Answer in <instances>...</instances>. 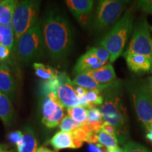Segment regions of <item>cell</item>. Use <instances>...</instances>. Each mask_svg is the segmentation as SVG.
Listing matches in <instances>:
<instances>
[{
	"label": "cell",
	"mask_w": 152,
	"mask_h": 152,
	"mask_svg": "<svg viewBox=\"0 0 152 152\" xmlns=\"http://www.w3.org/2000/svg\"><path fill=\"white\" fill-rule=\"evenodd\" d=\"M44 47L54 61L65 58L73 44V32L68 19L63 15L52 11L42 25Z\"/></svg>",
	"instance_id": "6da1fadb"
},
{
	"label": "cell",
	"mask_w": 152,
	"mask_h": 152,
	"mask_svg": "<svg viewBox=\"0 0 152 152\" xmlns=\"http://www.w3.org/2000/svg\"><path fill=\"white\" fill-rule=\"evenodd\" d=\"M104 102L100 111L104 122L113 125L116 130V136L124 142L129 133L128 117L123 99L121 83L115 81L108 88L102 90Z\"/></svg>",
	"instance_id": "7a4b0ae2"
},
{
	"label": "cell",
	"mask_w": 152,
	"mask_h": 152,
	"mask_svg": "<svg viewBox=\"0 0 152 152\" xmlns=\"http://www.w3.org/2000/svg\"><path fill=\"white\" fill-rule=\"evenodd\" d=\"M133 19L134 12L131 8L118 20L101 41V46L109 53L110 62H114L123 54L125 44L132 30Z\"/></svg>",
	"instance_id": "3957f363"
},
{
	"label": "cell",
	"mask_w": 152,
	"mask_h": 152,
	"mask_svg": "<svg viewBox=\"0 0 152 152\" xmlns=\"http://www.w3.org/2000/svg\"><path fill=\"white\" fill-rule=\"evenodd\" d=\"M14 47L16 56L20 61L29 63L39 58L45 49L40 24L36 23L15 41Z\"/></svg>",
	"instance_id": "277c9868"
},
{
	"label": "cell",
	"mask_w": 152,
	"mask_h": 152,
	"mask_svg": "<svg viewBox=\"0 0 152 152\" xmlns=\"http://www.w3.org/2000/svg\"><path fill=\"white\" fill-rule=\"evenodd\" d=\"M130 92L137 115L148 132L152 128V94L147 82L133 83Z\"/></svg>",
	"instance_id": "5b68a950"
},
{
	"label": "cell",
	"mask_w": 152,
	"mask_h": 152,
	"mask_svg": "<svg viewBox=\"0 0 152 152\" xmlns=\"http://www.w3.org/2000/svg\"><path fill=\"white\" fill-rule=\"evenodd\" d=\"M39 5V1L32 0L18 1L17 4L12 18L15 41L18 39L37 23Z\"/></svg>",
	"instance_id": "8992f818"
},
{
	"label": "cell",
	"mask_w": 152,
	"mask_h": 152,
	"mask_svg": "<svg viewBox=\"0 0 152 152\" xmlns=\"http://www.w3.org/2000/svg\"><path fill=\"white\" fill-rule=\"evenodd\" d=\"M129 4L128 1L102 0L96 7L92 27L103 30L115 23Z\"/></svg>",
	"instance_id": "52a82bcc"
},
{
	"label": "cell",
	"mask_w": 152,
	"mask_h": 152,
	"mask_svg": "<svg viewBox=\"0 0 152 152\" xmlns=\"http://www.w3.org/2000/svg\"><path fill=\"white\" fill-rule=\"evenodd\" d=\"M131 53L142 55L149 58L151 64L152 73V39L149 25L145 19L137 26L128 49L123 53V55Z\"/></svg>",
	"instance_id": "ba28073f"
},
{
	"label": "cell",
	"mask_w": 152,
	"mask_h": 152,
	"mask_svg": "<svg viewBox=\"0 0 152 152\" xmlns=\"http://www.w3.org/2000/svg\"><path fill=\"white\" fill-rule=\"evenodd\" d=\"M66 108L55 94L47 95L42 104V123L48 128H54L60 125L65 116Z\"/></svg>",
	"instance_id": "9c48e42d"
},
{
	"label": "cell",
	"mask_w": 152,
	"mask_h": 152,
	"mask_svg": "<svg viewBox=\"0 0 152 152\" xmlns=\"http://www.w3.org/2000/svg\"><path fill=\"white\" fill-rule=\"evenodd\" d=\"M60 86L58 90V98L62 105L65 108H71L80 106V101L74 90V85L67 73L58 74Z\"/></svg>",
	"instance_id": "30bf717a"
},
{
	"label": "cell",
	"mask_w": 152,
	"mask_h": 152,
	"mask_svg": "<svg viewBox=\"0 0 152 152\" xmlns=\"http://www.w3.org/2000/svg\"><path fill=\"white\" fill-rule=\"evenodd\" d=\"M49 143L56 151L66 149H78L83 144V142L76 137L73 132L63 131L57 132L51 138Z\"/></svg>",
	"instance_id": "8fae6325"
},
{
	"label": "cell",
	"mask_w": 152,
	"mask_h": 152,
	"mask_svg": "<svg viewBox=\"0 0 152 152\" xmlns=\"http://www.w3.org/2000/svg\"><path fill=\"white\" fill-rule=\"evenodd\" d=\"M0 90L11 101L14 100L16 83L11 68L4 62L0 65Z\"/></svg>",
	"instance_id": "7c38bea8"
},
{
	"label": "cell",
	"mask_w": 152,
	"mask_h": 152,
	"mask_svg": "<svg viewBox=\"0 0 152 152\" xmlns=\"http://www.w3.org/2000/svg\"><path fill=\"white\" fill-rule=\"evenodd\" d=\"M68 8L82 26H85L89 15L93 8L94 1L92 0H68L66 1Z\"/></svg>",
	"instance_id": "4fadbf2b"
},
{
	"label": "cell",
	"mask_w": 152,
	"mask_h": 152,
	"mask_svg": "<svg viewBox=\"0 0 152 152\" xmlns=\"http://www.w3.org/2000/svg\"><path fill=\"white\" fill-rule=\"evenodd\" d=\"M106 64H107V63L100 61L90 50H88L77 61L75 68V72L77 75L86 74L95 71L105 66Z\"/></svg>",
	"instance_id": "5bb4252c"
},
{
	"label": "cell",
	"mask_w": 152,
	"mask_h": 152,
	"mask_svg": "<svg viewBox=\"0 0 152 152\" xmlns=\"http://www.w3.org/2000/svg\"><path fill=\"white\" fill-rule=\"evenodd\" d=\"M128 68L136 73H145L151 72V64L149 58L142 55L127 54L123 55Z\"/></svg>",
	"instance_id": "9a60e30c"
},
{
	"label": "cell",
	"mask_w": 152,
	"mask_h": 152,
	"mask_svg": "<svg viewBox=\"0 0 152 152\" xmlns=\"http://www.w3.org/2000/svg\"><path fill=\"white\" fill-rule=\"evenodd\" d=\"M86 74L102 85L111 84L116 81V75L111 64H106L105 66Z\"/></svg>",
	"instance_id": "2e32d148"
},
{
	"label": "cell",
	"mask_w": 152,
	"mask_h": 152,
	"mask_svg": "<svg viewBox=\"0 0 152 152\" xmlns=\"http://www.w3.org/2000/svg\"><path fill=\"white\" fill-rule=\"evenodd\" d=\"M0 118L6 127L14 123L15 111L11 101L0 90Z\"/></svg>",
	"instance_id": "e0dca14e"
},
{
	"label": "cell",
	"mask_w": 152,
	"mask_h": 152,
	"mask_svg": "<svg viewBox=\"0 0 152 152\" xmlns=\"http://www.w3.org/2000/svg\"><path fill=\"white\" fill-rule=\"evenodd\" d=\"M23 140L22 143L16 146L18 152H35L37 149V141L35 132L30 127L24 128Z\"/></svg>",
	"instance_id": "ac0fdd59"
},
{
	"label": "cell",
	"mask_w": 152,
	"mask_h": 152,
	"mask_svg": "<svg viewBox=\"0 0 152 152\" xmlns=\"http://www.w3.org/2000/svg\"><path fill=\"white\" fill-rule=\"evenodd\" d=\"M72 83L74 85H77L84 88L87 90H104L105 89L108 88L111 84L109 85H102L96 82L95 80L88 75L87 74H80L77 75L72 81Z\"/></svg>",
	"instance_id": "d6986e66"
},
{
	"label": "cell",
	"mask_w": 152,
	"mask_h": 152,
	"mask_svg": "<svg viewBox=\"0 0 152 152\" xmlns=\"http://www.w3.org/2000/svg\"><path fill=\"white\" fill-rule=\"evenodd\" d=\"M104 122L102 112L99 109L93 107L87 109L86 124L92 131L97 132L101 130Z\"/></svg>",
	"instance_id": "ffe728a7"
},
{
	"label": "cell",
	"mask_w": 152,
	"mask_h": 152,
	"mask_svg": "<svg viewBox=\"0 0 152 152\" xmlns=\"http://www.w3.org/2000/svg\"><path fill=\"white\" fill-rule=\"evenodd\" d=\"M96 139L98 143L104 146L107 150L115 149L118 147V139L117 136L109 134L102 130L96 132Z\"/></svg>",
	"instance_id": "44dd1931"
},
{
	"label": "cell",
	"mask_w": 152,
	"mask_h": 152,
	"mask_svg": "<svg viewBox=\"0 0 152 152\" xmlns=\"http://www.w3.org/2000/svg\"><path fill=\"white\" fill-rule=\"evenodd\" d=\"M33 68L36 75L42 79V80H49L57 77L59 74L56 70L40 63H35L33 64Z\"/></svg>",
	"instance_id": "7402d4cb"
},
{
	"label": "cell",
	"mask_w": 152,
	"mask_h": 152,
	"mask_svg": "<svg viewBox=\"0 0 152 152\" xmlns=\"http://www.w3.org/2000/svg\"><path fill=\"white\" fill-rule=\"evenodd\" d=\"M60 86V82L58 75L49 80H43L41 83L40 92L45 96L50 94H55L58 96V87Z\"/></svg>",
	"instance_id": "603a6c76"
},
{
	"label": "cell",
	"mask_w": 152,
	"mask_h": 152,
	"mask_svg": "<svg viewBox=\"0 0 152 152\" xmlns=\"http://www.w3.org/2000/svg\"><path fill=\"white\" fill-rule=\"evenodd\" d=\"M67 113L72 119L78 123H86L87 109L81 106H74V107L68 108Z\"/></svg>",
	"instance_id": "cb8c5ba5"
},
{
	"label": "cell",
	"mask_w": 152,
	"mask_h": 152,
	"mask_svg": "<svg viewBox=\"0 0 152 152\" xmlns=\"http://www.w3.org/2000/svg\"><path fill=\"white\" fill-rule=\"evenodd\" d=\"M84 123H78L75 122L69 115H65L59 125L61 131L67 132H72L77 128H80Z\"/></svg>",
	"instance_id": "d4e9b609"
},
{
	"label": "cell",
	"mask_w": 152,
	"mask_h": 152,
	"mask_svg": "<svg viewBox=\"0 0 152 152\" xmlns=\"http://www.w3.org/2000/svg\"><path fill=\"white\" fill-rule=\"evenodd\" d=\"M87 99L92 106L95 107L96 105H102L104 102V97L102 90H90L88 91L86 96Z\"/></svg>",
	"instance_id": "484cf974"
},
{
	"label": "cell",
	"mask_w": 152,
	"mask_h": 152,
	"mask_svg": "<svg viewBox=\"0 0 152 152\" xmlns=\"http://www.w3.org/2000/svg\"><path fill=\"white\" fill-rule=\"evenodd\" d=\"M100 61L107 63L110 58L109 53L103 47H92L89 49Z\"/></svg>",
	"instance_id": "4316f807"
},
{
	"label": "cell",
	"mask_w": 152,
	"mask_h": 152,
	"mask_svg": "<svg viewBox=\"0 0 152 152\" xmlns=\"http://www.w3.org/2000/svg\"><path fill=\"white\" fill-rule=\"evenodd\" d=\"M123 152H151L141 144L135 142H129L123 147Z\"/></svg>",
	"instance_id": "83f0119b"
},
{
	"label": "cell",
	"mask_w": 152,
	"mask_h": 152,
	"mask_svg": "<svg viewBox=\"0 0 152 152\" xmlns=\"http://www.w3.org/2000/svg\"><path fill=\"white\" fill-rule=\"evenodd\" d=\"M8 140L11 143L18 145L22 143L23 140V133L22 131L16 130L10 132L8 135Z\"/></svg>",
	"instance_id": "f1b7e54d"
},
{
	"label": "cell",
	"mask_w": 152,
	"mask_h": 152,
	"mask_svg": "<svg viewBox=\"0 0 152 152\" xmlns=\"http://www.w3.org/2000/svg\"><path fill=\"white\" fill-rule=\"evenodd\" d=\"M138 7L142 10L152 14V0H141V1H139Z\"/></svg>",
	"instance_id": "f546056e"
},
{
	"label": "cell",
	"mask_w": 152,
	"mask_h": 152,
	"mask_svg": "<svg viewBox=\"0 0 152 152\" xmlns=\"http://www.w3.org/2000/svg\"><path fill=\"white\" fill-rule=\"evenodd\" d=\"M11 35H14L12 24L7 25V26L0 25V35L1 37H7Z\"/></svg>",
	"instance_id": "4dcf8cb0"
},
{
	"label": "cell",
	"mask_w": 152,
	"mask_h": 152,
	"mask_svg": "<svg viewBox=\"0 0 152 152\" xmlns=\"http://www.w3.org/2000/svg\"><path fill=\"white\" fill-rule=\"evenodd\" d=\"M10 49L0 44V61H1L8 59L9 55H10Z\"/></svg>",
	"instance_id": "1f68e13d"
},
{
	"label": "cell",
	"mask_w": 152,
	"mask_h": 152,
	"mask_svg": "<svg viewBox=\"0 0 152 152\" xmlns=\"http://www.w3.org/2000/svg\"><path fill=\"white\" fill-rule=\"evenodd\" d=\"M74 90H75V94L79 99H83L85 97L89 91V90H87V89L84 88V87L77 86V85H74Z\"/></svg>",
	"instance_id": "d6a6232c"
},
{
	"label": "cell",
	"mask_w": 152,
	"mask_h": 152,
	"mask_svg": "<svg viewBox=\"0 0 152 152\" xmlns=\"http://www.w3.org/2000/svg\"><path fill=\"white\" fill-rule=\"evenodd\" d=\"M101 130L107 133H109V134H114V135L116 136V130H115V128H114L113 125L107 122H104L102 125Z\"/></svg>",
	"instance_id": "836d02e7"
},
{
	"label": "cell",
	"mask_w": 152,
	"mask_h": 152,
	"mask_svg": "<svg viewBox=\"0 0 152 152\" xmlns=\"http://www.w3.org/2000/svg\"><path fill=\"white\" fill-rule=\"evenodd\" d=\"M107 149L100 144H89V152H104V150Z\"/></svg>",
	"instance_id": "e575fe53"
},
{
	"label": "cell",
	"mask_w": 152,
	"mask_h": 152,
	"mask_svg": "<svg viewBox=\"0 0 152 152\" xmlns=\"http://www.w3.org/2000/svg\"><path fill=\"white\" fill-rule=\"evenodd\" d=\"M35 152H54V151H52V150L49 149L48 148L44 147H40L37 148Z\"/></svg>",
	"instance_id": "d590c367"
},
{
	"label": "cell",
	"mask_w": 152,
	"mask_h": 152,
	"mask_svg": "<svg viewBox=\"0 0 152 152\" xmlns=\"http://www.w3.org/2000/svg\"><path fill=\"white\" fill-rule=\"evenodd\" d=\"M146 137H147V139L148 140H149V141L152 142V128H151V130H150L149 132H147V136H146Z\"/></svg>",
	"instance_id": "8d00e7d4"
},
{
	"label": "cell",
	"mask_w": 152,
	"mask_h": 152,
	"mask_svg": "<svg viewBox=\"0 0 152 152\" xmlns=\"http://www.w3.org/2000/svg\"><path fill=\"white\" fill-rule=\"evenodd\" d=\"M108 151L109 152H123V150L122 149H121L119 147H118L116 148H115V149L108 150Z\"/></svg>",
	"instance_id": "74e56055"
},
{
	"label": "cell",
	"mask_w": 152,
	"mask_h": 152,
	"mask_svg": "<svg viewBox=\"0 0 152 152\" xmlns=\"http://www.w3.org/2000/svg\"><path fill=\"white\" fill-rule=\"evenodd\" d=\"M147 83H148V85H149V89H150V90H151V94H152V76H151V77H149V78H148Z\"/></svg>",
	"instance_id": "f35d334b"
},
{
	"label": "cell",
	"mask_w": 152,
	"mask_h": 152,
	"mask_svg": "<svg viewBox=\"0 0 152 152\" xmlns=\"http://www.w3.org/2000/svg\"><path fill=\"white\" fill-rule=\"evenodd\" d=\"M4 146L0 145V151H4Z\"/></svg>",
	"instance_id": "ab89813d"
},
{
	"label": "cell",
	"mask_w": 152,
	"mask_h": 152,
	"mask_svg": "<svg viewBox=\"0 0 152 152\" xmlns=\"http://www.w3.org/2000/svg\"><path fill=\"white\" fill-rule=\"evenodd\" d=\"M0 152H12L11 151H5V150H4V151H0Z\"/></svg>",
	"instance_id": "60d3db41"
},
{
	"label": "cell",
	"mask_w": 152,
	"mask_h": 152,
	"mask_svg": "<svg viewBox=\"0 0 152 152\" xmlns=\"http://www.w3.org/2000/svg\"><path fill=\"white\" fill-rule=\"evenodd\" d=\"M1 39H2V37H1V35H0V44H1Z\"/></svg>",
	"instance_id": "b9f144b4"
},
{
	"label": "cell",
	"mask_w": 152,
	"mask_h": 152,
	"mask_svg": "<svg viewBox=\"0 0 152 152\" xmlns=\"http://www.w3.org/2000/svg\"><path fill=\"white\" fill-rule=\"evenodd\" d=\"M104 152H109V151H108V150H107V149H106V150H104Z\"/></svg>",
	"instance_id": "7bdbcfd3"
}]
</instances>
